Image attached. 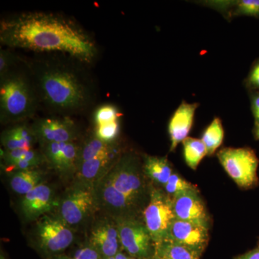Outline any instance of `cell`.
Listing matches in <instances>:
<instances>
[{
  "mask_svg": "<svg viewBox=\"0 0 259 259\" xmlns=\"http://www.w3.org/2000/svg\"><path fill=\"white\" fill-rule=\"evenodd\" d=\"M119 155L115 151L110 154L83 162L75 174V183L95 187V184L111 168Z\"/></svg>",
  "mask_w": 259,
  "mask_h": 259,
  "instance_id": "cell-17",
  "label": "cell"
},
{
  "mask_svg": "<svg viewBox=\"0 0 259 259\" xmlns=\"http://www.w3.org/2000/svg\"><path fill=\"white\" fill-rule=\"evenodd\" d=\"M88 243L100 253L102 259L115 256L121 250L116 220L103 214L92 226Z\"/></svg>",
  "mask_w": 259,
  "mask_h": 259,
  "instance_id": "cell-11",
  "label": "cell"
},
{
  "mask_svg": "<svg viewBox=\"0 0 259 259\" xmlns=\"http://www.w3.org/2000/svg\"><path fill=\"white\" fill-rule=\"evenodd\" d=\"M144 223L155 247L166 239L168 229L175 219L173 201L161 190H151L149 201L143 212Z\"/></svg>",
  "mask_w": 259,
  "mask_h": 259,
  "instance_id": "cell-7",
  "label": "cell"
},
{
  "mask_svg": "<svg viewBox=\"0 0 259 259\" xmlns=\"http://www.w3.org/2000/svg\"><path fill=\"white\" fill-rule=\"evenodd\" d=\"M115 259H129V255L122 249L115 255Z\"/></svg>",
  "mask_w": 259,
  "mask_h": 259,
  "instance_id": "cell-34",
  "label": "cell"
},
{
  "mask_svg": "<svg viewBox=\"0 0 259 259\" xmlns=\"http://www.w3.org/2000/svg\"><path fill=\"white\" fill-rule=\"evenodd\" d=\"M120 115L118 109L114 105H102L97 108L95 112L94 120L95 126L105 125L119 121Z\"/></svg>",
  "mask_w": 259,
  "mask_h": 259,
  "instance_id": "cell-27",
  "label": "cell"
},
{
  "mask_svg": "<svg viewBox=\"0 0 259 259\" xmlns=\"http://www.w3.org/2000/svg\"><path fill=\"white\" fill-rule=\"evenodd\" d=\"M13 54L9 51L2 49L0 51V79H4L5 76L10 74L9 70L13 64Z\"/></svg>",
  "mask_w": 259,
  "mask_h": 259,
  "instance_id": "cell-30",
  "label": "cell"
},
{
  "mask_svg": "<svg viewBox=\"0 0 259 259\" xmlns=\"http://www.w3.org/2000/svg\"><path fill=\"white\" fill-rule=\"evenodd\" d=\"M224 139V129L222 121L219 117H214L210 124L204 130L202 134V142L207 148V155L212 156L222 145Z\"/></svg>",
  "mask_w": 259,
  "mask_h": 259,
  "instance_id": "cell-23",
  "label": "cell"
},
{
  "mask_svg": "<svg viewBox=\"0 0 259 259\" xmlns=\"http://www.w3.org/2000/svg\"><path fill=\"white\" fill-rule=\"evenodd\" d=\"M217 156L221 165L236 185L243 189L254 187L258 182V158L249 148H224Z\"/></svg>",
  "mask_w": 259,
  "mask_h": 259,
  "instance_id": "cell-6",
  "label": "cell"
},
{
  "mask_svg": "<svg viewBox=\"0 0 259 259\" xmlns=\"http://www.w3.org/2000/svg\"><path fill=\"white\" fill-rule=\"evenodd\" d=\"M44 172L38 168L13 171L10 175V185L15 192L24 196L44 183Z\"/></svg>",
  "mask_w": 259,
  "mask_h": 259,
  "instance_id": "cell-20",
  "label": "cell"
},
{
  "mask_svg": "<svg viewBox=\"0 0 259 259\" xmlns=\"http://www.w3.org/2000/svg\"><path fill=\"white\" fill-rule=\"evenodd\" d=\"M105 259H115V256L110 257V258H105Z\"/></svg>",
  "mask_w": 259,
  "mask_h": 259,
  "instance_id": "cell-40",
  "label": "cell"
},
{
  "mask_svg": "<svg viewBox=\"0 0 259 259\" xmlns=\"http://www.w3.org/2000/svg\"><path fill=\"white\" fill-rule=\"evenodd\" d=\"M163 187H164L165 192L171 198L189 191L198 190L197 187L191 184L190 182H187L177 173L172 174L169 180Z\"/></svg>",
  "mask_w": 259,
  "mask_h": 259,
  "instance_id": "cell-26",
  "label": "cell"
},
{
  "mask_svg": "<svg viewBox=\"0 0 259 259\" xmlns=\"http://www.w3.org/2000/svg\"><path fill=\"white\" fill-rule=\"evenodd\" d=\"M203 4L217 10L227 19L248 16L259 18V0H221L206 1Z\"/></svg>",
  "mask_w": 259,
  "mask_h": 259,
  "instance_id": "cell-18",
  "label": "cell"
},
{
  "mask_svg": "<svg viewBox=\"0 0 259 259\" xmlns=\"http://www.w3.org/2000/svg\"><path fill=\"white\" fill-rule=\"evenodd\" d=\"M74 241V231L57 215L47 214L37 220L35 246L44 259L64 253Z\"/></svg>",
  "mask_w": 259,
  "mask_h": 259,
  "instance_id": "cell-5",
  "label": "cell"
},
{
  "mask_svg": "<svg viewBox=\"0 0 259 259\" xmlns=\"http://www.w3.org/2000/svg\"><path fill=\"white\" fill-rule=\"evenodd\" d=\"M234 259H259V246L244 254L238 255Z\"/></svg>",
  "mask_w": 259,
  "mask_h": 259,
  "instance_id": "cell-33",
  "label": "cell"
},
{
  "mask_svg": "<svg viewBox=\"0 0 259 259\" xmlns=\"http://www.w3.org/2000/svg\"><path fill=\"white\" fill-rule=\"evenodd\" d=\"M152 259H158V258H157V257H156L154 255V256H153V258Z\"/></svg>",
  "mask_w": 259,
  "mask_h": 259,
  "instance_id": "cell-41",
  "label": "cell"
},
{
  "mask_svg": "<svg viewBox=\"0 0 259 259\" xmlns=\"http://www.w3.org/2000/svg\"><path fill=\"white\" fill-rule=\"evenodd\" d=\"M143 169L146 177L155 183L164 186L174 173L166 157L145 155Z\"/></svg>",
  "mask_w": 259,
  "mask_h": 259,
  "instance_id": "cell-19",
  "label": "cell"
},
{
  "mask_svg": "<svg viewBox=\"0 0 259 259\" xmlns=\"http://www.w3.org/2000/svg\"><path fill=\"white\" fill-rule=\"evenodd\" d=\"M31 127L41 146L53 143L76 142L79 137L77 125L69 117L39 119Z\"/></svg>",
  "mask_w": 259,
  "mask_h": 259,
  "instance_id": "cell-10",
  "label": "cell"
},
{
  "mask_svg": "<svg viewBox=\"0 0 259 259\" xmlns=\"http://www.w3.org/2000/svg\"><path fill=\"white\" fill-rule=\"evenodd\" d=\"M202 254L199 250L168 241L155 247L154 255L158 259H199Z\"/></svg>",
  "mask_w": 259,
  "mask_h": 259,
  "instance_id": "cell-21",
  "label": "cell"
},
{
  "mask_svg": "<svg viewBox=\"0 0 259 259\" xmlns=\"http://www.w3.org/2000/svg\"><path fill=\"white\" fill-rule=\"evenodd\" d=\"M56 205L58 203L54 199L52 189L42 183L23 196L20 208L25 219L35 221L51 212Z\"/></svg>",
  "mask_w": 259,
  "mask_h": 259,
  "instance_id": "cell-15",
  "label": "cell"
},
{
  "mask_svg": "<svg viewBox=\"0 0 259 259\" xmlns=\"http://www.w3.org/2000/svg\"><path fill=\"white\" fill-rule=\"evenodd\" d=\"M146 179L139 156L133 151L121 153L94 187L98 210L115 220L139 218L152 190Z\"/></svg>",
  "mask_w": 259,
  "mask_h": 259,
  "instance_id": "cell-2",
  "label": "cell"
},
{
  "mask_svg": "<svg viewBox=\"0 0 259 259\" xmlns=\"http://www.w3.org/2000/svg\"><path fill=\"white\" fill-rule=\"evenodd\" d=\"M115 151V145L107 144L99 139L96 136L89 139L83 146H81L79 156V165L83 162L93 159V158L110 154Z\"/></svg>",
  "mask_w": 259,
  "mask_h": 259,
  "instance_id": "cell-22",
  "label": "cell"
},
{
  "mask_svg": "<svg viewBox=\"0 0 259 259\" xmlns=\"http://www.w3.org/2000/svg\"><path fill=\"white\" fill-rule=\"evenodd\" d=\"M175 218L208 227L209 216L198 190L189 191L172 197Z\"/></svg>",
  "mask_w": 259,
  "mask_h": 259,
  "instance_id": "cell-14",
  "label": "cell"
},
{
  "mask_svg": "<svg viewBox=\"0 0 259 259\" xmlns=\"http://www.w3.org/2000/svg\"><path fill=\"white\" fill-rule=\"evenodd\" d=\"M0 41L10 48L60 52L85 63L97 56L91 36L71 19L55 13L30 12L2 20Z\"/></svg>",
  "mask_w": 259,
  "mask_h": 259,
  "instance_id": "cell-1",
  "label": "cell"
},
{
  "mask_svg": "<svg viewBox=\"0 0 259 259\" xmlns=\"http://www.w3.org/2000/svg\"><path fill=\"white\" fill-rule=\"evenodd\" d=\"M1 142L5 150L8 151L15 149H32L24 141L19 131L18 125L3 131L1 136Z\"/></svg>",
  "mask_w": 259,
  "mask_h": 259,
  "instance_id": "cell-25",
  "label": "cell"
},
{
  "mask_svg": "<svg viewBox=\"0 0 259 259\" xmlns=\"http://www.w3.org/2000/svg\"><path fill=\"white\" fill-rule=\"evenodd\" d=\"M44 102L60 112H74L86 106L90 93L74 71L64 66H47L37 76Z\"/></svg>",
  "mask_w": 259,
  "mask_h": 259,
  "instance_id": "cell-3",
  "label": "cell"
},
{
  "mask_svg": "<svg viewBox=\"0 0 259 259\" xmlns=\"http://www.w3.org/2000/svg\"><path fill=\"white\" fill-rule=\"evenodd\" d=\"M120 122H111L100 126H95V136L107 144H114L120 134Z\"/></svg>",
  "mask_w": 259,
  "mask_h": 259,
  "instance_id": "cell-28",
  "label": "cell"
},
{
  "mask_svg": "<svg viewBox=\"0 0 259 259\" xmlns=\"http://www.w3.org/2000/svg\"><path fill=\"white\" fill-rule=\"evenodd\" d=\"M42 148L46 161L61 176H74L79 168L81 146L76 142L53 143Z\"/></svg>",
  "mask_w": 259,
  "mask_h": 259,
  "instance_id": "cell-12",
  "label": "cell"
},
{
  "mask_svg": "<svg viewBox=\"0 0 259 259\" xmlns=\"http://www.w3.org/2000/svg\"><path fill=\"white\" fill-rule=\"evenodd\" d=\"M251 110L253 116L259 114V92L252 94L251 95Z\"/></svg>",
  "mask_w": 259,
  "mask_h": 259,
  "instance_id": "cell-32",
  "label": "cell"
},
{
  "mask_svg": "<svg viewBox=\"0 0 259 259\" xmlns=\"http://www.w3.org/2000/svg\"><path fill=\"white\" fill-rule=\"evenodd\" d=\"M0 259H7L3 251L1 252V254H0Z\"/></svg>",
  "mask_w": 259,
  "mask_h": 259,
  "instance_id": "cell-38",
  "label": "cell"
},
{
  "mask_svg": "<svg viewBox=\"0 0 259 259\" xmlns=\"http://www.w3.org/2000/svg\"><path fill=\"white\" fill-rule=\"evenodd\" d=\"M199 105V103H188L183 101L174 112L168 127L171 141L170 151H175L179 144L183 143L188 138L193 125L195 112Z\"/></svg>",
  "mask_w": 259,
  "mask_h": 259,
  "instance_id": "cell-16",
  "label": "cell"
},
{
  "mask_svg": "<svg viewBox=\"0 0 259 259\" xmlns=\"http://www.w3.org/2000/svg\"><path fill=\"white\" fill-rule=\"evenodd\" d=\"M255 125H259V114L258 115L255 116Z\"/></svg>",
  "mask_w": 259,
  "mask_h": 259,
  "instance_id": "cell-37",
  "label": "cell"
},
{
  "mask_svg": "<svg viewBox=\"0 0 259 259\" xmlns=\"http://www.w3.org/2000/svg\"><path fill=\"white\" fill-rule=\"evenodd\" d=\"M36 97L31 83L19 74H8L0 83L2 122H18L33 115Z\"/></svg>",
  "mask_w": 259,
  "mask_h": 259,
  "instance_id": "cell-4",
  "label": "cell"
},
{
  "mask_svg": "<svg viewBox=\"0 0 259 259\" xmlns=\"http://www.w3.org/2000/svg\"><path fill=\"white\" fill-rule=\"evenodd\" d=\"M209 227L175 218L165 241L186 245L203 253L209 241Z\"/></svg>",
  "mask_w": 259,
  "mask_h": 259,
  "instance_id": "cell-13",
  "label": "cell"
},
{
  "mask_svg": "<svg viewBox=\"0 0 259 259\" xmlns=\"http://www.w3.org/2000/svg\"><path fill=\"white\" fill-rule=\"evenodd\" d=\"M118 227L121 249L129 256L152 259L155 245L147 228L139 218L116 219Z\"/></svg>",
  "mask_w": 259,
  "mask_h": 259,
  "instance_id": "cell-9",
  "label": "cell"
},
{
  "mask_svg": "<svg viewBox=\"0 0 259 259\" xmlns=\"http://www.w3.org/2000/svg\"><path fill=\"white\" fill-rule=\"evenodd\" d=\"M129 259H144V258H135V257L129 256Z\"/></svg>",
  "mask_w": 259,
  "mask_h": 259,
  "instance_id": "cell-39",
  "label": "cell"
},
{
  "mask_svg": "<svg viewBox=\"0 0 259 259\" xmlns=\"http://www.w3.org/2000/svg\"><path fill=\"white\" fill-rule=\"evenodd\" d=\"M72 257L75 259H102L100 253L89 243L75 250Z\"/></svg>",
  "mask_w": 259,
  "mask_h": 259,
  "instance_id": "cell-29",
  "label": "cell"
},
{
  "mask_svg": "<svg viewBox=\"0 0 259 259\" xmlns=\"http://www.w3.org/2000/svg\"><path fill=\"white\" fill-rule=\"evenodd\" d=\"M58 217L70 227L78 226L98 210L94 187L74 183L58 203Z\"/></svg>",
  "mask_w": 259,
  "mask_h": 259,
  "instance_id": "cell-8",
  "label": "cell"
},
{
  "mask_svg": "<svg viewBox=\"0 0 259 259\" xmlns=\"http://www.w3.org/2000/svg\"><path fill=\"white\" fill-rule=\"evenodd\" d=\"M245 85L249 90H259V59L255 61L245 81Z\"/></svg>",
  "mask_w": 259,
  "mask_h": 259,
  "instance_id": "cell-31",
  "label": "cell"
},
{
  "mask_svg": "<svg viewBox=\"0 0 259 259\" xmlns=\"http://www.w3.org/2000/svg\"><path fill=\"white\" fill-rule=\"evenodd\" d=\"M52 259H75L73 258L72 256H70V255H67L65 254V253H62V254L56 255V256L54 257Z\"/></svg>",
  "mask_w": 259,
  "mask_h": 259,
  "instance_id": "cell-35",
  "label": "cell"
},
{
  "mask_svg": "<svg viewBox=\"0 0 259 259\" xmlns=\"http://www.w3.org/2000/svg\"><path fill=\"white\" fill-rule=\"evenodd\" d=\"M184 157L187 166L192 169H197L199 163L207 156V151L202 140L187 138L183 141Z\"/></svg>",
  "mask_w": 259,
  "mask_h": 259,
  "instance_id": "cell-24",
  "label": "cell"
},
{
  "mask_svg": "<svg viewBox=\"0 0 259 259\" xmlns=\"http://www.w3.org/2000/svg\"><path fill=\"white\" fill-rule=\"evenodd\" d=\"M253 135H254L255 139L259 141V125H255L253 129Z\"/></svg>",
  "mask_w": 259,
  "mask_h": 259,
  "instance_id": "cell-36",
  "label": "cell"
}]
</instances>
